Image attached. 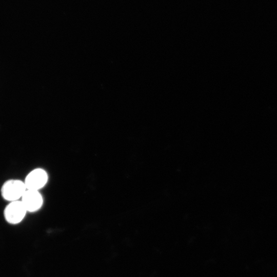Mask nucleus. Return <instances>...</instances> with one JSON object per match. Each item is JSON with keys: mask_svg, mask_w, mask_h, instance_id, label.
<instances>
[{"mask_svg": "<svg viewBox=\"0 0 277 277\" xmlns=\"http://www.w3.org/2000/svg\"><path fill=\"white\" fill-rule=\"evenodd\" d=\"M27 212L21 200L9 202L3 211L6 221L10 224H17L21 223Z\"/></svg>", "mask_w": 277, "mask_h": 277, "instance_id": "nucleus-2", "label": "nucleus"}, {"mask_svg": "<svg viewBox=\"0 0 277 277\" xmlns=\"http://www.w3.org/2000/svg\"><path fill=\"white\" fill-rule=\"evenodd\" d=\"M21 201L27 212H35L39 210L43 203V197L37 190L27 189Z\"/></svg>", "mask_w": 277, "mask_h": 277, "instance_id": "nucleus-4", "label": "nucleus"}, {"mask_svg": "<svg viewBox=\"0 0 277 277\" xmlns=\"http://www.w3.org/2000/svg\"><path fill=\"white\" fill-rule=\"evenodd\" d=\"M48 175L41 168L35 169L30 171L24 181L27 189L38 191L47 183Z\"/></svg>", "mask_w": 277, "mask_h": 277, "instance_id": "nucleus-3", "label": "nucleus"}, {"mask_svg": "<svg viewBox=\"0 0 277 277\" xmlns=\"http://www.w3.org/2000/svg\"><path fill=\"white\" fill-rule=\"evenodd\" d=\"M26 190L24 181L18 179H9L2 185L1 194L4 200L11 202L21 200Z\"/></svg>", "mask_w": 277, "mask_h": 277, "instance_id": "nucleus-1", "label": "nucleus"}]
</instances>
